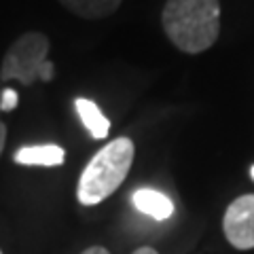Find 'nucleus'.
I'll use <instances>...</instances> for the list:
<instances>
[{
    "label": "nucleus",
    "mask_w": 254,
    "mask_h": 254,
    "mask_svg": "<svg viewBox=\"0 0 254 254\" xmlns=\"http://www.w3.org/2000/svg\"><path fill=\"white\" fill-rule=\"evenodd\" d=\"M165 36L182 53H203L220 34L218 0H168L161 13Z\"/></svg>",
    "instance_id": "nucleus-1"
},
{
    "label": "nucleus",
    "mask_w": 254,
    "mask_h": 254,
    "mask_svg": "<svg viewBox=\"0 0 254 254\" xmlns=\"http://www.w3.org/2000/svg\"><path fill=\"white\" fill-rule=\"evenodd\" d=\"M49 38L43 32H26L15 41L2 58L0 81H19L30 87L41 76V68L49 55Z\"/></svg>",
    "instance_id": "nucleus-3"
},
{
    "label": "nucleus",
    "mask_w": 254,
    "mask_h": 254,
    "mask_svg": "<svg viewBox=\"0 0 254 254\" xmlns=\"http://www.w3.org/2000/svg\"><path fill=\"white\" fill-rule=\"evenodd\" d=\"M74 108L78 117H81L83 125L89 129L91 138L93 140H104L110 131V121L102 115V110L98 108L93 100H87V98H76L74 100Z\"/></svg>",
    "instance_id": "nucleus-8"
},
{
    "label": "nucleus",
    "mask_w": 254,
    "mask_h": 254,
    "mask_svg": "<svg viewBox=\"0 0 254 254\" xmlns=\"http://www.w3.org/2000/svg\"><path fill=\"white\" fill-rule=\"evenodd\" d=\"M136 146L129 138H117L102 146L78 178L76 199L81 205H98L123 185L131 170Z\"/></svg>",
    "instance_id": "nucleus-2"
},
{
    "label": "nucleus",
    "mask_w": 254,
    "mask_h": 254,
    "mask_svg": "<svg viewBox=\"0 0 254 254\" xmlns=\"http://www.w3.org/2000/svg\"><path fill=\"white\" fill-rule=\"evenodd\" d=\"M123 0H60V4L76 17L83 19H102L113 15Z\"/></svg>",
    "instance_id": "nucleus-7"
},
{
    "label": "nucleus",
    "mask_w": 254,
    "mask_h": 254,
    "mask_svg": "<svg viewBox=\"0 0 254 254\" xmlns=\"http://www.w3.org/2000/svg\"><path fill=\"white\" fill-rule=\"evenodd\" d=\"M131 201L142 214H146V216L155 218V220H165L174 214L172 199L155 189H138L136 193H133Z\"/></svg>",
    "instance_id": "nucleus-6"
},
{
    "label": "nucleus",
    "mask_w": 254,
    "mask_h": 254,
    "mask_svg": "<svg viewBox=\"0 0 254 254\" xmlns=\"http://www.w3.org/2000/svg\"><path fill=\"white\" fill-rule=\"evenodd\" d=\"M81 254H110L106 248H102V246H91V248H87L83 250Z\"/></svg>",
    "instance_id": "nucleus-10"
},
{
    "label": "nucleus",
    "mask_w": 254,
    "mask_h": 254,
    "mask_svg": "<svg viewBox=\"0 0 254 254\" xmlns=\"http://www.w3.org/2000/svg\"><path fill=\"white\" fill-rule=\"evenodd\" d=\"M131 254H159L155 248H150V246H142V248H138L136 252H131Z\"/></svg>",
    "instance_id": "nucleus-12"
},
{
    "label": "nucleus",
    "mask_w": 254,
    "mask_h": 254,
    "mask_svg": "<svg viewBox=\"0 0 254 254\" xmlns=\"http://www.w3.org/2000/svg\"><path fill=\"white\" fill-rule=\"evenodd\" d=\"M0 254H2V250H0Z\"/></svg>",
    "instance_id": "nucleus-14"
},
{
    "label": "nucleus",
    "mask_w": 254,
    "mask_h": 254,
    "mask_svg": "<svg viewBox=\"0 0 254 254\" xmlns=\"http://www.w3.org/2000/svg\"><path fill=\"white\" fill-rule=\"evenodd\" d=\"M222 231L233 248H254V195H242L229 203L222 218Z\"/></svg>",
    "instance_id": "nucleus-4"
},
{
    "label": "nucleus",
    "mask_w": 254,
    "mask_h": 254,
    "mask_svg": "<svg viewBox=\"0 0 254 254\" xmlns=\"http://www.w3.org/2000/svg\"><path fill=\"white\" fill-rule=\"evenodd\" d=\"M66 153L58 144H38V146H21L15 153V163L19 165H43V168H58L64 163Z\"/></svg>",
    "instance_id": "nucleus-5"
},
{
    "label": "nucleus",
    "mask_w": 254,
    "mask_h": 254,
    "mask_svg": "<svg viewBox=\"0 0 254 254\" xmlns=\"http://www.w3.org/2000/svg\"><path fill=\"white\" fill-rule=\"evenodd\" d=\"M17 104H19V95H17V91L15 89H2V95H0V110L2 113H9V110H15L17 108Z\"/></svg>",
    "instance_id": "nucleus-9"
},
{
    "label": "nucleus",
    "mask_w": 254,
    "mask_h": 254,
    "mask_svg": "<svg viewBox=\"0 0 254 254\" xmlns=\"http://www.w3.org/2000/svg\"><path fill=\"white\" fill-rule=\"evenodd\" d=\"M4 142H6V125H4L2 121H0V155H2Z\"/></svg>",
    "instance_id": "nucleus-11"
},
{
    "label": "nucleus",
    "mask_w": 254,
    "mask_h": 254,
    "mask_svg": "<svg viewBox=\"0 0 254 254\" xmlns=\"http://www.w3.org/2000/svg\"><path fill=\"white\" fill-rule=\"evenodd\" d=\"M250 174H252V178H254V165H252V168H250Z\"/></svg>",
    "instance_id": "nucleus-13"
}]
</instances>
